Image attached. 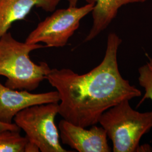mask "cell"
<instances>
[{"label":"cell","instance_id":"30bf717a","mask_svg":"<svg viewBox=\"0 0 152 152\" xmlns=\"http://www.w3.org/2000/svg\"><path fill=\"white\" fill-rule=\"evenodd\" d=\"M28 141L20 131L0 130V152H24Z\"/></svg>","mask_w":152,"mask_h":152},{"label":"cell","instance_id":"52a82bcc","mask_svg":"<svg viewBox=\"0 0 152 152\" xmlns=\"http://www.w3.org/2000/svg\"><path fill=\"white\" fill-rule=\"evenodd\" d=\"M58 91L33 94L27 90L12 89L0 82V122L12 124L14 118L22 110L36 105L58 103Z\"/></svg>","mask_w":152,"mask_h":152},{"label":"cell","instance_id":"9c48e42d","mask_svg":"<svg viewBox=\"0 0 152 152\" xmlns=\"http://www.w3.org/2000/svg\"><path fill=\"white\" fill-rule=\"evenodd\" d=\"M69 6H76L78 0H67ZM147 0H86L87 3L94 4L92 9V26L84 42H87L96 38L105 29L117 15L123 6L130 4L144 3Z\"/></svg>","mask_w":152,"mask_h":152},{"label":"cell","instance_id":"8992f818","mask_svg":"<svg viewBox=\"0 0 152 152\" xmlns=\"http://www.w3.org/2000/svg\"><path fill=\"white\" fill-rule=\"evenodd\" d=\"M58 128L61 142L78 152H111L106 131L102 126L92 125L87 130L63 119Z\"/></svg>","mask_w":152,"mask_h":152},{"label":"cell","instance_id":"7a4b0ae2","mask_svg":"<svg viewBox=\"0 0 152 152\" xmlns=\"http://www.w3.org/2000/svg\"><path fill=\"white\" fill-rule=\"evenodd\" d=\"M44 46L20 42L9 32L0 37V76L6 78V86L32 91L46 79L51 70L48 64H36L30 58L32 51Z\"/></svg>","mask_w":152,"mask_h":152},{"label":"cell","instance_id":"277c9868","mask_svg":"<svg viewBox=\"0 0 152 152\" xmlns=\"http://www.w3.org/2000/svg\"><path fill=\"white\" fill-rule=\"evenodd\" d=\"M59 104L47 103L28 107L14 118V123L26 133L28 141L42 152H68L61 146L59 132L55 123Z\"/></svg>","mask_w":152,"mask_h":152},{"label":"cell","instance_id":"3957f363","mask_svg":"<svg viewBox=\"0 0 152 152\" xmlns=\"http://www.w3.org/2000/svg\"><path fill=\"white\" fill-rule=\"evenodd\" d=\"M99 123L113 142V152H137L142 136L152 127V112L132 108L129 100L108 109Z\"/></svg>","mask_w":152,"mask_h":152},{"label":"cell","instance_id":"7c38bea8","mask_svg":"<svg viewBox=\"0 0 152 152\" xmlns=\"http://www.w3.org/2000/svg\"><path fill=\"white\" fill-rule=\"evenodd\" d=\"M0 130H11L13 131H20V129L17 125L12 123V124H6L0 122Z\"/></svg>","mask_w":152,"mask_h":152},{"label":"cell","instance_id":"4fadbf2b","mask_svg":"<svg viewBox=\"0 0 152 152\" xmlns=\"http://www.w3.org/2000/svg\"><path fill=\"white\" fill-rule=\"evenodd\" d=\"M40 152L38 147L32 142H31L29 141H28L25 147L24 152Z\"/></svg>","mask_w":152,"mask_h":152},{"label":"cell","instance_id":"6da1fadb","mask_svg":"<svg viewBox=\"0 0 152 152\" xmlns=\"http://www.w3.org/2000/svg\"><path fill=\"white\" fill-rule=\"evenodd\" d=\"M122 42L116 33H110L102 61L86 73L80 75L68 68L51 69L46 80L59 94V114L64 120L86 128L99 123L109 109L141 96V91L119 71L117 53Z\"/></svg>","mask_w":152,"mask_h":152},{"label":"cell","instance_id":"ba28073f","mask_svg":"<svg viewBox=\"0 0 152 152\" xmlns=\"http://www.w3.org/2000/svg\"><path fill=\"white\" fill-rule=\"evenodd\" d=\"M61 0H0V37L12 24L24 19L35 7L53 11Z\"/></svg>","mask_w":152,"mask_h":152},{"label":"cell","instance_id":"8fae6325","mask_svg":"<svg viewBox=\"0 0 152 152\" xmlns=\"http://www.w3.org/2000/svg\"><path fill=\"white\" fill-rule=\"evenodd\" d=\"M138 72L139 83L141 87L144 88L145 94L137 104V107H139L147 99H151L152 102V69L146 64L138 69Z\"/></svg>","mask_w":152,"mask_h":152},{"label":"cell","instance_id":"5b68a950","mask_svg":"<svg viewBox=\"0 0 152 152\" xmlns=\"http://www.w3.org/2000/svg\"><path fill=\"white\" fill-rule=\"evenodd\" d=\"M94 6L90 2L80 7L69 6L56 10L38 24L25 42L44 43L48 48L64 47L80 27L82 19L92 12Z\"/></svg>","mask_w":152,"mask_h":152},{"label":"cell","instance_id":"5bb4252c","mask_svg":"<svg viewBox=\"0 0 152 152\" xmlns=\"http://www.w3.org/2000/svg\"><path fill=\"white\" fill-rule=\"evenodd\" d=\"M148 59V61H147V64L149 66V67L152 69V58L149 57V56H147Z\"/></svg>","mask_w":152,"mask_h":152}]
</instances>
